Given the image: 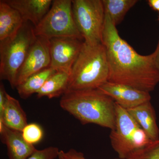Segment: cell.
Masks as SVG:
<instances>
[{
  "label": "cell",
  "mask_w": 159,
  "mask_h": 159,
  "mask_svg": "<svg viewBox=\"0 0 159 159\" xmlns=\"http://www.w3.org/2000/svg\"><path fill=\"white\" fill-rule=\"evenodd\" d=\"M102 43L109 66L108 82L129 86L150 93L159 83V71L155 63L154 52L138 54L120 37L116 26L105 15Z\"/></svg>",
  "instance_id": "cell-1"
},
{
  "label": "cell",
  "mask_w": 159,
  "mask_h": 159,
  "mask_svg": "<svg viewBox=\"0 0 159 159\" xmlns=\"http://www.w3.org/2000/svg\"><path fill=\"white\" fill-rule=\"evenodd\" d=\"M60 106L83 125L95 124L112 130L116 123V102L98 89L68 91Z\"/></svg>",
  "instance_id": "cell-2"
},
{
  "label": "cell",
  "mask_w": 159,
  "mask_h": 159,
  "mask_svg": "<svg viewBox=\"0 0 159 159\" xmlns=\"http://www.w3.org/2000/svg\"><path fill=\"white\" fill-rule=\"evenodd\" d=\"M108 78L105 47L102 43L90 45L84 42L71 69L68 91L98 89L108 82Z\"/></svg>",
  "instance_id": "cell-3"
},
{
  "label": "cell",
  "mask_w": 159,
  "mask_h": 159,
  "mask_svg": "<svg viewBox=\"0 0 159 159\" xmlns=\"http://www.w3.org/2000/svg\"><path fill=\"white\" fill-rule=\"evenodd\" d=\"M36 38L34 26L25 22L16 34L0 40V79L8 81L12 89L16 87L18 72Z\"/></svg>",
  "instance_id": "cell-4"
},
{
  "label": "cell",
  "mask_w": 159,
  "mask_h": 159,
  "mask_svg": "<svg viewBox=\"0 0 159 159\" xmlns=\"http://www.w3.org/2000/svg\"><path fill=\"white\" fill-rule=\"evenodd\" d=\"M111 145L119 159L132 154L153 142L127 111L116 102V123L110 134Z\"/></svg>",
  "instance_id": "cell-5"
},
{
  "label": "cell",
  "mask_w": 159,
  "mask_h": 159,
  "mask_svg": "<svg viewBox=\"0 0 159 159\" xmlns=\"http://www.w3.org/2000/svg\"><path fill=\"white\" fill-rule=\"evenodd\" d=\"M72 6L71 0L53 1L48 12L39 24L34 27L35 35L49 39L70 37L84 40L74 21Z\"/></svg>",
  "instance_id": "cell-6"
},
{
  "label": "cell",
  "mask_w": 159,
  "mask_h": 159,
  "mask_svg": "<svg viewBox=\"0 0 159 159\" xmlns=\"http://www.w3.org/2000/svg\"><path fill=\"white\" fill-rule=\"evenodd\" d=\"M72 12L75 24L84 43H102L105 12L102 0H73Z\"/></svg>",
  "instance_id": "cell-7"
},
{
  "label": "cell",
  "mask_w": 159,
  "mask_h": 159,
  "mask_svg": "<svg viewBox=\"0 0 159 159\" xmlns=\"http://www.w3.org/2000/svg\"><path fill=\"white\" fill-rule=\"evenodd\" d=\"M84 40L75 37H56L50 39V67L70 74Z\"/></svg>",
  "instance_id": "cell-8"
},
{
  "label": "cell",
  "mask_w": 159,
  "mask_h": 159,
  "mask_svg": "<svg viewBox=\"0 0 159 159\" xmlns=\"http://www.w3.org/2000/svg\"><path fill=\"white\" fill-rule=\"evenodd\" d=\"M50 39L43 36H36L18 72L16 87L31 75L50 67Z\"/></svg>",
  "instance_id": "cell-9"
},
{
  "label": "cell",
  "mask_w": 159,
  "mask_h": 159,
  "mask_svg": "<svg viewBox=\"0 0 159 159\" xmlns=\"http://www.w3.org/2000/svg\"><path fill=\"white\" fill-rule=\"evenodd\" d=\"M98 89L126 110L133 108L151 99L150 93L124 84L107 82Z\"/></svg>",
  "instance_id": "cell-10"
},
{
  "label": "cell",
  "mask_w": 159,
  "mask_h": 159,
  "mask_svg": "<svg viewBox=\"0 0 159 159\" xmlns=\"http://www.w3.org/2000/svg\"><path fill=\"white\" fill-rule=\"evenodd\" d=\"M1 141L7 147L9 159H26L36 148L25 141L21 131L8 128L0 120Z\"/></svg>",
  "instance_id": "cell-11"
},
{
  "label": "cell",
  "mask_w": 159,
  "mask_h": 159,
  "mask_svg": "<svg viewBox=\"0 0 159 159\" xmlns=\"http://www.w3.org/2000/svg\"><path fill=\"white\" fill-rule=\"evenodd\" d=\"M18 11L24 22H29L37 26L48 12L52 0H5Z\"/></svg>",
  "instance_id": "cell-12"
},
{
  "label": "cell",
  "mask_w": 159,
  "mask_h": 159,
  "mask_svg": "<svg viewBox=\"0 0 159 159\" xmlns=\"http://www.w3.org/2000/svg\"><path fill=\"white\" fill-rule=\"evenodd\" d=\"M126 110L151 140H159V129L156 115L150 101Z\"/></svg>",
  "instance_id": "cell-13"
},
{
  "label": "cell",
  "mask_w": 159,
  "mask_h": 159,
  "mask_svg": "<svg viewBox=\"0 0 159 159\" xmlns=\"http://www.w3.org/2000/svg\"><path fill=\"white\" fill-rule=\"evenodd\" d=\"M24 23L17 10L9 6L5 0L0 1V40L16 34Z\"/></svg>",
  "instance_id": "cell-14"
},
{
  "label": "cell",
  "mask_w": 159,
  "mask_h": 159,
  "mask_svg": "<svg viewBox=\"0 0 159 159\" xmlns=\"http://www.w3.org/2000/svg\"><path fill=\"white\" fill-rule=\"evenodd\" d=\"M0 120L8 128L21 132L28 124L27 116L19 101L8 93Z\"/></svg>",
  "instance_id": "cell-15"
},
{
  "label": "cell",
  "mask_w": 159,
  "mask_h": 159,
  "mask_svg": "<svg viewBox=\"0 0 159 159\" xmlns=\"http://www.w3.org/2000/svg\"><path fill=\"white\" fill-rule=\"evenodd\" d=\"M70 74L57 71L49 78L39 91L37 97H47L49 99L62 97L68 89Z\"/></svg>",
  "instance_id": "cell-16"
},
{
  "label": "cell",
  "mask_w": 159,
  "mask_h": 159,
  "mask_svg": "<svg viewBox=\"0 0 159 159\" xmlns=\"http://www.w3.org/2000/svg\"><path fill=\"white\" fill-rule=\"evenodd\" d=\"M56 72L57 71L50 66L31 75L16 86L20 97L22 99H26L32 94H37L47 80Z\"/></svg>",
  "instance_id": "cell-17"
},
{
  "label": "cell",
  "mask_w": 159,
  "mask_h": 159,
  "mask_svg": "<svg viewBox=\"0 0 159 159\" xmlns=\"http://www.w3.org/2000/svg\"><path fill=\"white\" fill-rule=\"evenodd\" d=\"M105 15L116 26L122 21L127 12L139 1L137 0H102Z\"/></svg>",
  "instance_id": "cell-18"
},
{
  "label": "cell",
  "mask_w": 159,
  "mask_h": 159,
  "mask_svg": "<svg viewBox=\"0 0 159 159\" xmlns=\"http://www.w3.org/2000/svg\"><path fill=\"white\" fill-rule=\"evenodd\" d=\"M23 139L28 144L34 145L39 143L43 137V130L41 126L36 123L28 124L21 131Z\"/></svg>",
  "instance_id": "cell-19"
},
{
  "label": "cell",
  "mask_w": 159,
  "mask_h": 159,
  "mask_svg": "<svg viewBox=\"0 0 159 159\" xmlns=\"http://www.w3.org/2000/svg\"><path fill=\"white\" fill-rule=\"evenodd\" d=\"M126 159H159V139L135 152Z\"/></svg>",
  "instance_id": "cell-20"
},
{
  "label": "cell",
  "mask_w": 159,
  "mask_h": 159,
  "mask_svg": "<svg viewBox=\"0 0 159 159\" xmlns=\"http://www.w3.org/2000/svg\"><path fill=\"white\" fill-rule=\"evenodd\" d=\"M60 150L54 146H50L34 152L26 159H55L58 157Z\"/></svg>",
  "instance_id": "cell-21"
},
{
  "label": "cell",
  "mask_w": 159,
  "mask_h": 159,
  "mask_svg": "<svg viewBox=\"0 0 159 159\" xmlns=\"http://www.w3.org/2000/svg\"><path fill=\"white\" fill-rule=\"evenodd\" d=\"M57 158L58 159H87L86 158L84 154L82 152L77 151L73 148H71L67 152L60 150Z\"/></svg>",
  "instance_id": "cell-22"
},
{
  "label": "cell",
  "mask_w": 159,
  "mask_h": 159,
  "mask_svg": "<svg viewBox=\"0 0 159 159\" xmlns=\"http://www.w3.org/2000/svg\"><path fill=\"white\" fill-rule=\"evenodd\" d=\"M7 94L2 84L0 85V114L2 112L7 99Z\"/></svg>",
  "instance_id": "cell-23"
},
{
  "label": "cell",
  "mask_w": 159,
  "mask_h": 159,
  "mask_svg": "<svg viewBox=\"0 0 159 159\" xmlns=\"http://www.w3.org/2000/svg\"><path fill=\"white\" fill-rule=\"evenodd\" d=\"M148 2L150 8L159 12V0H148Z\"/></svg>",
  "instance_id": "cell-24"
},
{
  "label": "cell",
  "mask_w": 159,
  "mask_h": 159,
  "mask_svg": "<svg viewBox=\"0 0 159 159\" xmlns=\"http://www.w3.org/2000/svg\"><path fill=\"white\" fill-rule=\"evenodd\" d=\"M154 52L155 53V63L157 67V68L158 70L159 71V39L156 49Z\"/></svg>",
  "instance_id": "cell-25"
},
{
  "label": "cell",
  "mask_w": 159,
  "mask_h": 159,
  "mask_svg": "<svg viewBox=\"0 0 159 159\" xmlns=\"http://www.w3.org/2000/svg\"><path fill=\"white\" fill-rule=\"evenodd\" d=\"M158 20H159V18H158Z\"/></svg>",
  "instance_id": "cell-26"
}]
</instances>
